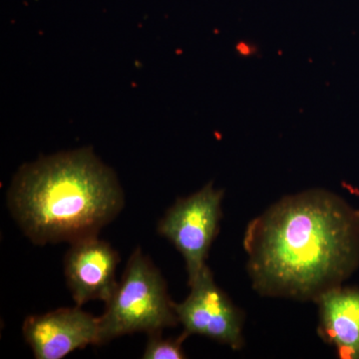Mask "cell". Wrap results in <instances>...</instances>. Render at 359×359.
<instances>
[{
    "label": "cell",
    "mask_w": 359,
    "mask_h": 359,
    "mask_svg": "<svg viewBox=\"0 0 359 359\" xmlns=\"http://www.w3.org/2000/svg\"><path fill=\"white\" fill-rule=\"evenodd\" d=\"M105 304L98 318L100 346L122 335L149 334L179 323L166 280L140 248L129 257L121 282Z\"/></svg>",
    "instance_id": "3957f363"
},
{
    "label": "cell",
    "mask_w": 359,
    "mask_h": 359,
    "mask_svg": "<svg viewBox=\"0 0 359 359\" xmlns=\"http://www.w3.org/2000/svg\"><path fill=\"white\" fill-rule=\"evenodd\" d=\"M244 248L257 292L316 301L358 268L359 211L325 190L289 196L250 221Z\"/></svg>",
    "instance_id": "6da1fadb"
},
{
    "label": "cell",
    "mask_w": 359,
    "mask_h": 359,
    "mask_svg": "<svg viewBox=\"0 0 359 359\" xmlns=\"http://www.w3.org/2000/svg\"><path fill=\"white\" fill-rule=\"evenodd\" d=\"M148 341L144 351V359H183L186 358L184 353V340L188 335L183 332L177 339H163L161 332H151L148 334Z\"/></svg>",
    "instance_id": "9c48e42d"
},
{
    "label": "cell",
    "mask_w": 359,
    "mask_h": 359,
    "mask_svg": "<svg viewBox=\"0 0 359 359\" xmlns=\"http://www.w3.org/2000/svg\"><path fill=\"white\" fill-rule=\"evenodd\" d=\"M189 287L191 292L185 301L174 304L184 332L188 337L202 335L236 351L240 349L244 344V316L216 285L210 269L207 266Z\"/></svg>",
    "instance_id": "5b68a950"
},
{
    "label": "cell",
    "mask_w": 359,
    "mask_h": 359,
    "mask_svg": "<svg viewBox=\"0 0 359 359\" xmlns=\"http://www.w3.org/2000/svg\"><path fill=\"white\" fill-rule=\"evenodd\" d=\"M320 308L321 339L341 358L359 359V289L332 287L314 301Z\"/></svg>",
    "instance_id": "ba28073f"
},
{
    "label": "cell",
    "mask_w": 359,
    "mask_h": 359,
    "mask_svg": "<svg viewBox=\"0 0 359 359\" xmlns=\"http://www.w3.org/2000/svg\"><path fill=\"white\" fill-rule=\"evenodd\" d=\"M224 191L212 182L197 193L177 200L158 224V233L168 238L185 259L188 285L207 268L210 248L219 233Z\"/></svg>",
    "instance_id": "277c9868"
},
{
    "label": "cell",
    "mask_w": 359,
    "mask_h": 359,
    "mask_svg": "<svg viewBox=\"0 0 359 359\" xmlns=\"http://www.w3.org/2000/svg\"><path fill=\"white\" fill-rule=\"evenodd\" d=\"M23 337L37 359H61L88 346H100L99 318L80 306L26 318Z\"/></svg>",
    "instance_id": "8992f818"
},
{
    "label": "cell",
    "mask_w": 359,
    "mask_h": 359,
    "mask_svg": "<svg viewBox=\"0 0 359 359\" xmlns=\"http://www.w3.org/2000/svg\"><path fill=\"white\" fill-rule=\"evenodd\" d=\"M7 205L35 245L69 244L98 236L124 207L114 172L91 148L40 158L14 177Z\"/></svg>",
    "instance_id": "7a4b0ae2"
},
{
    "label": "cell",
    "mask_w": 359,
    "mask_h": 359,
    "mask_svg": "<svg viewBox=\"0 0 359 359\" xmlns=\"http://www.w3.org/2000/svg\"><path fill=\"white\" fill-rule=\"evenodd\" d=\"M70 245L65 257V273L75 304L81 306L95 299L109 301L118 285V252L97 236Z\"/></svg>",
    "instance_id": "52a82bcc"
}]
</instances>
